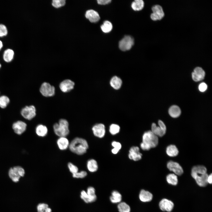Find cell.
I'll return each instance as SVG.
<instances>
[{"label":"cell","mask_w":212,"mask_h":212,"mask_svg":"<svg viewBox=\"0 0 212 212\" xmlns=\"http://www.w3.org/2000/svg\"><path fill=\"white\" fill-rule=\"evenodd\" d=\"M191 175L197 184L201 187H205L208 184L207 169L204 166L198 165L193 166L191 170Z\"/></svg>","instance_id":"cell-1"},{"label":"cell","mask_w":212,"mask_h":212,"mask_svg":"<svg viewBox=\"0 0 212 212\" xmlns=\"http://www.w3.org/2000/svg\"><path fill=\"white\" fill-rule=\"evenodd\" d=\"M69 147L72 152L78 155H82L86 152L88 145L85 140L77 137L72 141Z\"/></svg>","instance_id":"cell-2"},{"label":"cell","mask_w":212,"mask_h":212,"mask_svg":"<svg viewBox=\"0 0 212 212\" xmlns=\"http://www.w3.org/2000/svg\"><path fill=\"white\" fill-rule=\"evenodd\" d=\"M140 147L143 150H148L156 147L158 144V138L151 131L145 132L143 136Z\"/></svg>","instance_id":"cell-3"},{"label":"cell","mask_w":212,"mask_h":212,"mask_svg":"<svg viewBox=\"0 0 212 212\" xmlns=\"http://www.w3.org/2000/svg\"><path fill=\"white\" fill-rule=\"evenodd\" d=\"M55 134L59 137H66L69 132V123L64 119H60L58 123H55L53 127Z\"/></svg>","instance_id":"cell-4"},{"label":"cell","mask_w":212,"mask_h":212,"mask_svg":"<svg viewBox=\"0 0 212 212\" xmlns=\"http://www.w3.org/2000/svg\"><path fill=\"white\" fill-rule=\"evenodd\" d=\"M25 173L24 169L20 166H16L10 169L8 172L10 178L14 182L19 181L20 178L24 176Z\"/></svg>","instance_id":"cell-5"},{"label":"cell","mask_w":212,"mask_h":212,"mask_svg":"<svg viewBox=\"0 0 212 212\" xmlns=\"http://www.w3.org/2000/svg\"><path fill=\"white\" fill-rule=\"evenodd\" d=\"M134 44L133 38L130 36L127 35L120 41L119 47L122 51H126L130 49Z\"/></svg>","instance_id":"cell-6"},{"label":"cell","mask_w":212,"mask_h":212,"mask_svg":"<svg viewBox=\"0 0 212 212\" xmlns=\"http://www.w3.org/2000/svg\"><path fill=\"white\" fill-rule=\"evenodd\" d=\"M41 93L46 97H51L55 94V89L54 87L49 83L44 82L41 85L39 89Z\"/></svg>","instance_id":"cell-7"},{"label":"cell","mask_w":212,"mask_h":212,"mask_svg":"<svg viewBox=\"0 0 212 212\" xmlns=\"http://www.w3.org/2000/svg\"><path fill=\"white\" fill-rule=\"evenodd\" d=\"M21 114L22 117L25 119L31 120L36 115L35 107L33 105L26 106L21 110Z\"/></svg>","instance_id":"cell-8"},{"label":"cell","mask_w":212,"mask_h":212,"mask_svg":"<svg viewBox=\"0 0 212 212\" xmlns=\"http://www.w3.org/2000/svg\"><path fill=\"white\" fill-rule=\"evenodd\" d=\"M153 13L150 15L151 19L153 21L161 19L164 16L162 7L159 5H156L152 8Z\"/></svg>","instance_id":"cell-9"},{"label":"cell","mask_w":212,"mask_h":212,"mask_svg":"<svg viewBox=\"0 0 212 212\" xmlns=\"http://www.w3.org/2000/svg\"><path fill=\"white\" fill-rule=\"evenodd\" d=\"M167 167L170 170L173 172L176 175H180L183 173L182 167L178 163L170 161L167 164Z\"/></svg>","instance_id":"cell-10"},{"label":"cell","mask_w":212,"mask_h":212,"mask_svg":"<svg viewBox=\"0 0 212 212\" xmlns=\"http://www.w3.org/2000/svg\"><path fill=\"white\" fill-rule=\"evenodd\" d=\"M26 124L24 122L19 120L14 122L12 126L14 132L17 134L21 135L26 130Z\"/></svg>","instance_id":"cell-11"},{"label":"cell","mask_w":212,"mask_h":212,"mask_svg":"<svg viewBox=\"0 0 212 212\" xmlns=\"http://www.w3.org/2000/svg\"><path fill=\"white\" fill-rule=\"evenodd\" d=\"M205 74V72L202 68L197 67L192 72V76L193 80L197 82L203 80L204 78Z\"/></svg>","instance_id":"cell-12"},{"label":"cell","mask_w":212,"mask_h":212,"mask_svg":"<svg viewBox=\"0 0 212 212\" xmlns=\"http://www.w3.org/2000/svg\"><path fill=\"white\" fill-rule=\"evenodd\" d=\"M174 206V204L172 201L165 198L162 199L159 203L160 208L162 211L168 212L172 211Z\"/></svg>","instance_id":"cell-13"},{"label":"cell","mask_w":212,"mask_h":212,"mask_svg":"<svg viewBox=\"0 0 212 212\" xmlns=\"http://www.w3.org/2000/svg\"><path fill=\"white\" fill-rule=\"evenodd\" d=\"M74 83L71 80L66 79L64 80L60 84L59 87L63 92H68L74 88Z\"/></svg>","instance_id":"cell-14"},{"label":"cell","mask_w":212,"mask_h":212,"mask_svg":"<svg viewBox=\"0 0 212 212\" xmlns=\"http://www.w3.org/2000/svg\"><path fill=\"white\" fill-rule=\"evenodd\" d=\"M142 154L139 152L138 147L133 146L130 150L128 156L129 158L134 161H138L141 159Z\"/></svg>","instance_id":"cell-15"},{"label":"cell","mask_w":212,"mask_h":212,"mask_svg":"<svg viewBox=\"0 0 212 212\" xmlns=\"http://www.w3.org/2000/svg\"><path fill=\"white\" fill-rule=\"evenodd\" d=\"M92 130L94 135L97 137L102 138L105 135V127L102 124H98L95 125L92 128Z\"/></svg>","instance_id":"cell-16"},{"label":"cell","mask_w":212,"mask_h":212,"mask_svg":"<svg viewBox=\"0 0 212 212\" xmlns=\"http://www.w3.org/2000/svg\"><path fill=\"white\" fill-rule=\"evenodd\" d=\"M85 16L92 23L98 21L100 19L99 15L97 12L92 9L87 11Z\"/></svg>","instance_id":"cell-17"},{"label":"cell","mask_w":212,"mask_h":212,"mask_svg":"<svg viewBox=\"0 0 212 212\" xmlns=\"http://www.w3.org/2000/svg\"><path fill=\"white\" fill-rule=\"evenodd\" d=\"M153 197V196L151 193L144 190H141L139 195V198L140 200L144 202L151 201Z\"/></svg>","instance_id":"cell-18"},{"label":"cell","mask_w":212,"mask_h":212,"mask_svg":"<svg viewBox=\"0 0 212 212\" xmlns=\"http://www.w3.org/2000/svg\"><path fill=\"white\" fill-rule=\"evenodd\" d=\"M57 143L59 148L62 150L66 149L69 147V143L66 137H59L57 140Z\"/></svg>","instance_id":"cell-19"},{"label":"cell","mask_w":212,"mask_h":212,"mask_svg":"<svg viewBox=\"0 0 212 212\" xmlns=\"http://www.w3.org/2000/svg\"><path fill=\"white\" fill-rule=\"evenodd\" d=\"M168 113L172 117L177 118L180 115L181 111L178 106L176 105H173L169 108Z\"/></svg>","instance_id":"cell-20"},{"label":"cell","mask_w":212,"mask_h":212,"mask_svg":"<svg viewBox=\"0 0 212 212\" xmlns=\"http://www.w3.org/2000/svg\"><path fill=\"white\" fill-rule=\"evenodd\" d=\"M151 131L158 137H160L163 136L166 132V131L164 130L159 126H157L154 123L152 125Z\"/></svg>","instance_id":"cell-21"},{"label":"cell","mask_w":212,"mask_h":212,"mask_svg":"<svg viewBox=\"0 0 212 212\" xmlns=\"http://www.w3.org/2000/svg\"><path fill=\"white\" fill-rule=\"evenodd\" d=\"M14 55V51L10 49H8L5 50L3 54L4 60L7 62H11L13 59Z\"/></svg>","instance_id":"cell-22"},{"label":"cell","mask_w":212,"mask_h":212,"mask_svg":"<svg viewBox=\"0 0 212 212\" xmlns=\"http://www.w3.org/2000/svg\"><path fill=\"white\" fill-rule=\"evenodd\" d=\"M37 134L40 137H44L47 134L48 129L45 125L42 124L38 125L36 128Z\"/></svg>","instance_id":"cell-23"},{"label":"cell","mask_w":212,"mask_h":212,"mask_svg":"<svg viewBox=\"0 0 212 212\" xmlns=\"http://www.w3.org/2000/svg\"><path fill=\"white\" fill-rule=\"evenodd\" d=\"M166 153L170 157H175L178 154L179 151L176 146L173 145L168 146L166 149Z\"/></svg>","instance_id":"cell-24"},{"label":"cell","mask_w":212,"mask_h":212,"mask_svg":"<svg viewBox=\"0 0 212 212\" xmlns=\"http://www.w3.org/2000/svg\"><path fill=\"white\" fill-rule=\"evenodd\" d=\"M122 84V81L119 77L116 76L112 77L110 81L111 86L114 89L116 90L119 89Z\"/></svg>","instance_id":"cell-25"},{"label":"cell","mask_w":212,"mask_h":212,"mask_svg":"<svg viewBox=\"0 0 212 212\" xmlns=\"http://www.w3.org/2000/svg\"><path fill=\"white\" fill-rule=\"evenodd\" d=\"M144 3L142 0H135L132 2L131 7L135 11H139L142 10L144 7Z\"/></svg>","instance_id":"cell-26"},{"label":"cell","mask_w":212,"mask_h":212,"mask_svg":"<svg viewBox=\"0 0 212 212\" xmlns=\"http://www.w3.org/2000/svg\"><path fill=\"white\" fill-rule=\"evenodd\" d=\"M122 198L121 194L118 192L114 191L112 193L110 200L112 203H117L121 202Z\"/></svg>","instance_id":"cell-27"},{"label":"cell","mask_w":212,"mask_h":212,"mask_svg":"<svg viewBox=\"0 0 212 212\" xmlns=\"http://www.w3.org/2000/svg\"><path fill=\"white\" fill-rule=\"evenodd\" d=\"M87 166L88 170L90 172H95L98 169L97 162L93 159L87 161Z\"/></svg>","instance_id":"cell-28"},{"label":"cell","mask_w":212,"mask_h":212,"mask_svg":"<svg viewBox=\"0 0 212 212\" xmlns=\"http://www.w3.org/2000/svg\"><path fill=\"white\" fill-rule=\"evenodd\" d=\"M166 180L169 184L175 186L178 183L177 176L175 174L170 173L168 174L166 176Z\"/></svg>","instance_id":"cell-29"},{"label":"cell","mask_w":212,"mask_h":212,"mask_svg":"<svg viewBox=\"0 0 212 212\" xmlns=\"http://www.w3.org/2000/svg\"><path fill=\"white\" fill-rule=\"evenodd\" d=\"M101 28L104 32L108 33L112 30V25L111 22L108 21H105L101 26Z\"/></svg>","instance_id":"cell-30"},{"label":"cell","mask_w":212,"mask_h":212,"mask_svg":"<svg viewBox=\"0 0 212 212\" xmlns=\"http://www.w3.org/2000/svg\"><path fill=\"white\" fill-rule=\"evenodd\" d=\"M119 212H130V206L125 202H120L117 206Z\"/></svg>","instance_id":"cell-31"},{"label":"cell","mask_w":212,"mask_h":212,"mask_svg":"<svg viewBox=\"0 0 212 212\" xmlns=\"http://www.w3.org/2000/svg\"><path fill=\"white\" fill-rule=\"evenodd\" d=\"M10 102L9 98L6 95L0 96V107L2 108H5Z\"/></svg>","instance_id":"cell-32"},{"label":"cell","mask_w":212,"mask_h":212,"mask_svg":"<svg viewBox=\"0 0 212 212\" xmlns=\"http://www.w3.org/2000/svg\"><path fill=\"white\" fill-rule=\"evenodd\" d=\"M120 130V127L118 125L112 124L110 126L109 131L112 135H114L118 133L119 132Z\"/></svg>","instance_id":"cell-33"},{"label":"cell","mask_w":212,"mask_h":212,"mask_svg":"<svg viewBox=\"0 0 212 212\" xmlns=\"http://www.w3.org/2000/svg\"><path fill=\"white\" fill-rule=\"evenodd\" d=\"M114 148L112 150V153L114 154H117L121 149V145L120 143L115 141L113 142L112 143Z\"/></svg>","instance_id":"cell-34"},{"label":"cell","mask_w":212,"mask_h":212,"mask_svg":"<svg viewBox=\"0 0 212 212\" xmlns=\"http://www.w3.org/2000/svg\"><path fill=\"white\" fill-rule=\"evenodd\" d=\"M65 4V0H53L52 1V6L56 8L64 6Z\"/></svg>","instance_id":"cell-35"},{"label":"cell","mask_w":212,"mask_h":212,"mask_svg":"<svg viewBox=\"0 0 212 212\" xmlns=\"http://www.w3.org/2000/svg\"><path fill=\"white\" fill-rule=\"evenodd\" d=\"M87 175V173L85 171H81L73 174L72 176L75 178H83L85 177Z\"/></svg>","instance_id":"cell-36"},{"label":"cell","mask_w":212,"mask_h":212,"mask_svg":"<svg viewBox=\"0 0 212 212\" xmlns=\"http://www.w3.org/2000/svg\"><path fill=\"white\" fill-rule=\"evenodd\" d=\"M48 207L49 206L47 204L40 203L37 206V210L38 212H44Z\"/></svg>","instance_id":"cell-37"},{"label":"cell","mask_w":212,"mask_h":212,"mask_svg":"<svg viewBox=\"0 0 212 212\" xmlns=\"http://www.w3.org/2000/svg\"><path fill=\"white\" fill-rule=\"evenodd\" d=\"M68 167L70 172L72 173V174L78 172V167L71 163H68Z\"/></svg>","instance_id":"cell-38"},{"label":"cell","mask_w":212,"mask_h":212,"mask_svg":"<svg viewBox=\"0 0 212 212\" xmlns=\"http://www.w3.org/2000/svg\"><path fill=\"white\" fill-rule=\"evenodd\" d=\"M8 33L6 26L2 24H0V37L6 36Z\"/></svg>","instance_id":"cell-39"},{"label":"cell","mask_w":212,"mask_h":212,"mask_svg":"<svg viewBox=\"0 0 212 212\" xmlns=\"http://www.w3.org/2000/svg\"><path fill=\"white\" fill-rule=\"evenodd\" d=\"M88 195L86 192L84 190L82 191L81 192L80 197L86 203H88Z\"/></svg>","instance_id":"cell-40"},{"label":"cell","mask_w":212,"mask_h":212,"mask_svg":"<svg viewBox=\"0 0 212 212\" xmlns=\"http://www.w3.org/2000/svg\"><path fill=\"white\" fill-rule=\"evenodd\" d=\"M207 88V84L204 82L200 83L198 86V89L200 91L203 92L206 90Z\"/></svg>","instance_id":"cell-41"},{"label":"cell","mask_w":212,"mask_h":212,"mask_svg":"<svg viewBox=\"0 0 212 212\" xmlns=\"http://www.w3.org/2000/svg\"><path fill=\"white\" fill-rule=\"evenodd\" d=\"M86 192L87 195L89 196L95 195V189L92 187L90 186L88 188Z\"/></svg>","instance_id":"cell-42"},{"label":"cell","mask_w":212,"mask_h":212,"mask_svg":"<svg viewBox=\"0 0 212 212\" xmlns=\"http://www.w3.org/2000/svg\"><path fill=\"white\" fill-rule=\"evenodd\" d=\"M111 1L110 0H98L97 2L99 4L106 5L110 3Z\"/></svg>","instance_id":"cell-43"},{"label":"cell","mask_w":212,"mask_h":212,"mask_svg":"<svg viewBox=\"0 0 212 212\" xmlns=\"http://www.w3.org/2000/svg\"><path fill=\"white\" fill-rule=\"evenodd\" d=\"M158 124L160 127L164 130L166 131V127L162 121L161 120H159L158 121Z\"/></svg>","instance_id":"cell-44"},{"label":"cell","mask_w":212,"mask_h":212,"mask_svg":"<svg viewBox=\"0 0 212 212\" xmlns=\"http://www.w3.org/2000/svg\"><path fill=\"white\" fill-rule=\"evenodd\" d=\"M207 182L208 183L211 184L212 183V174L211 173L208 175L207 178Z\"/></svg>","instance_id":"cell-45"},{"label":"cell","mask_w":212,"mask_h":212,"mask_svg":"<svg viewBox=\"0 0 212 212\" xmlns=\"http://www.w3.org/2000/svg\"><path fill=\"white\" fill-rule=\"evenodd\" d=\"M44 212H52V209L49 207Z\"/></svg>","instance_id":"cell-46"},{"label":"cell","mask_w":212,"mask_h":212,"mask_svg":"<svg viewBox=\"0 0 212 212\" xmlns=\"http://www.w3.org/2000/svg\"><path fill=\"white\" fill-rule=\"evenodd\" d=\"M3 46V43L0 40V50L2 48Z\"/></svg>","instance_id":"cell-47"},{"label":"cell","mask_w":212,"mask_h":212,"mask_svg":"<svg viewBox=\"0 0 212 212\" xmlns=\"http://www.w3.org/2000/svg\"><path fill=\"white\" fill-rule=\"evenodd\" d=\"M1 67V64L0 63V68Z\"/></svg>","instance_id":"cell-48"}]
</instances>
